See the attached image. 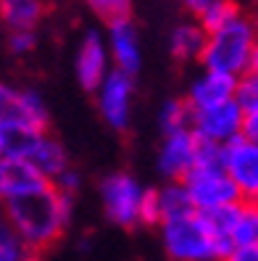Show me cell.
<instances>
[{
  "label": "cell",
  "instance_id": "8992f818",
  "mask_svg": "<svg viewBox=\"0 0 258 261\" xmlns=\"http://www.w3.org/2000/svg\"><path fill=\"white\" fill-rule=\"evenodd\" d=\"M242 124H245V114H242V109L235 100H230L221 106L192 111L190 129L198 135V140L226 148L237 137H242Z\"/></svg>",
  "mask_w": 258,
  "mask_h": 261
},
{
  "label": "cell",
  "instance_id": "9a60e30c",
  "mask_svg": "<svg viewBox=\"0 0 258 261\" xmlns=\"http://www.w3.org/2000/svg\"><path fill=\"white\" fill-rule=\"evenodd\" d=\"M45 11V0H0V24L11 32H35Z\"/></svg>",
  "mask_w": 258,
  "mask_h": 261
},
{
  "label": "cell",
  "instance_id": "7a4b0ae2",
  "mask_svg": "<svg viewBox=\"0 0 258 261\" xmlns=\"http://www.w3.org/2000/svg\"><path fill=\"white\" fill-rule=\"evenodd\" d=\"M161 243L171 261H221L230 251L206 214L192 211L182 219L161 224Z\"/></svg>",
  "mask_w": 258,
  "mask_h": 261
},
{
  "label": "cell",
  "instance_id": "484cf974",
  "mask_svg": "<svg viewBox=\"0 0 258 261\" xmlns=\"http://www.w3.org/2000/svg\"><path fill=\"white\" fill-rule=\"evenodd\" d=\"M240 206H242V201H240V203H230V206H221V208H216V211L206 214L208 222L214 224V229H216V232H219L226 243H230V238H232V229H235V224H237ZM230 248H232V243H230Z\"/></svg>",
  "mask_w": 258,
  "mask_h": 261
},
{
  "label": "cell",
  "instance_id": "e0dca14e",
  "mask_svg": "<svg viewBox=\"0 0 258 261\" xmlns=\"http://www.w3.org/2000/svg\"><path fill=\"white\" fill-rule=\"evenodd\" d=\"M37 129L21 124L16 119H0V159L3 156H26V150L37 140Z\"/></svg>",
  "mask_w": 258,
  "mask_h": 261
},
{
  "label": "cell",
  "instance_id": "83f0119b",
  "mask_svg": "<svg viewBox=\"0 0 258 261\" xmlns=\"http://www.w3.org/2000/svg\"><path fill=\"white\" fill-rule=\"evenodd\" d=\"M35 48H37L35 32H8V50L13 56H29Z\"/></svg>",
  "mask_w": 258,
  "mask_h": 261
},
{
  "label": "cell",
  "instance_id": "5b68a950",
  "mask_svg": "<svg viewBox=\"0 0 258 261\" xmlns=\"http://www.w3.org/2000/svg\"><path fill=\"white\" fill-rule=\"evenodd\" d=\"M182 182H185L192 208L198 214H211L221 206L242 201L232 177L224 172V166H195Z\"/></svg>",
  "mask_w": 258,
  "mask_h": 261
},
{
  "label": "cell",
  "instance_id": "ba28073f",
  "mask_svg": "<svg viewBox=\"0 0 258 261\" xmlns=\"http://www.w3.org/2000/svg\"><path fill=\"white\" fill-rule=\"evenodd\" d=\"M224 172L232 177L240 198L258 203V143L237 137L224 148Z\"/></svg>",
  "mask_w": 258,
  "mask_h": 261
},
{
  "label": "cell",
  "instance_id": "4316f807",
  "mask_svg": "<svg viewBox=\"0 0 258 261\" xmlns=\"http://www.w3.org/2000/svg\"><path fill=\"white\" fill-rule=\"evenodd\" d=\"M140 224H148V227L161 224L158 190H145V195H142V206H140Z\"/></svg>",
  "mask_w": 258,
  "mask_h": 261
},
{
  "label": "cell",
  "instance_id": "836d02e7",
  "mask_svg": "<svg viewBox=\"0 0 258 261\" xmlns=\"http://www.w3.org/2000/svg\"><path fill=\"white\" fill-rule=\"evenodd\" d=\"M248 74H255L258 76V35H255V48H253V58H250V71Z\"/></svg>",
  "mask_w": 258,
  "mask_h": 261
},
{
  "label": "cell",
  "instance_id": "d4e9b609",
  "mask_svg": "<svg viewBox=\"0 0 258 261\" xmlns=\"http://www.w3.org/2000/svg\"><path fill=\"white\" fill-rule=\"evenodd\" d=\"M235 103L242 109L245 116L258 114V76L255 74H245V76H240V80H237Z\"/></svg>",
  "mask_w": 258,
  "mask_h": 261
},
{
  "label": "cell",
  "instance_id": "277c9868",
  "mask_svg": "<svg viewBox=\"0 0 258 261\" xmlns=\"http://www.w3.org/2000/svg\"><path fill=\"white\" fill-rule=\"evenodd\" d=\"M145 188L129 172H113L100 182V203L105 219L116 227H134L140 224V206H142Z\"/></svg>",
  "mask_w": 258,
  "mask_h": 261
},
{
  "label": "cell",
  "instance_id": "f1b7e54d",
  "mask_svg": "<svg viewBox=\"0 0 258 261\" xmlns=\"http://www.w3.org/2000/svg\"><path fill=\"white\" fill-rule=\"evenodd\" d=\"M19 103V87L0 80V119H11Z\"/></svg>",
  "mask_w": 258,
  "mask_h": 261
},
{
  "label": "cell",
  "instance_id": "ffe728a7",
  "mask_svg": "<svg viewBox=\"0 0 258 261\" xmlns=\"http://www.w3.org/2000/svg\"><path fill=\"white\" fill-rule=\"evenodd\" d=\"M190 121H192V109L187 100H166L158 111V127L163 135H171V132H182V129H190Z\"/></svg>",
  "mask_w": 258,
  "mask_h": 261
},
{
  "label": "cell",
  "instance_id": "f546056e",
  "mask_svg": "<svg viewBox=\"0 0 258 261\" xmlns=\"http://www.w3.org/2000/svg\"><path fill=\"white\" fill-rule=\"evenodd\" d=\"M79 182H82L79 174L74 172V169H66V172L53 182V188L61 190V193H66V195H74V193H77V188H79Z\"/></svg>",
  "mask_w": 258,
  "mask_h": 261
},
{
  "label": "cell",
  "instance_id": "44dd1931",
  "mask_svg": "<svg viewBox=\"0 0 258 261\" xmlns=\"http://www.w3.org/2000/svg\"><path fill=\"white\" fill-rule=\"evenodd\" d=\"M232 248L235 245H258V203H245L240 206V217L232 229Z\"/></svg>",
  "mask_w": 258,
  "mask_h": 261
},
{
  "label": "cell",
  "instance_id": "d590c367",
  "mask_svg": "<svg viewBox=\"0 0 258 261\" xmlns=\"http://www.w3.org/2000/svg\"><path fill=\"white\" fill-rule=\"evenodd\" d=\"M0 219H3V203H0Z\"/></svg>",
  "mask_w": 258,
  "mask_h": 261
},
{
  "label": "cell",
  "instance_id": "1f68e13d",
  "mask_svg": "<svg viewBox=\"0 0 258 261\" xmlns=\"http://www.w3.org/2000/svg\"><path fill=\"white\" fill-rule=\"evenodd\" d=\"M179 3L185 6V8H187V11L192 13V16H198V19H200L203 13H206V11H208L211 6L216 3V0H179Z\"/></svg>",
  "mask_w": 258,
  "mask_h": 261
},
{
  "label": "cell",
  "instance_id": "3957f363",
  "mask_svg": "<svg viewBox=\"0 0 258 261\" xmlns=\"http://www.w3.org/2000/svg\"><path fill=\"white\" fill-rule=\"evenodd\" d=\"M253 48H255V27L250 19L237 16L232 24L208 35L200 61L208 71H221L240 80L250 71Z\"/></svg>",
  "mask_w": 258,
  "mask_h": 261
},
{
  "label": "cell",
  "instance_id": "8fae6325",
  "mask_svg": "<svg viewBox=\"0 0 258 261\" xmlns=\"http://www.w3.org/2000/svg\"><path fill=\"white\" fill-rule=\"evenodd\" d=\"M108 42H105L98 32H87L79 50H77V82L87 90V93H95V90L103 85V80L108 76Z\"/></svg>",
  "mask_w": 258,
  "mask_h": 261
},
{
  "label": "cell",
  "instance_id": "52a82bcc",
  "mask_svg": "<svg viewBox=\"0 0 258 261\" xmlns=\"http://www.w3.org/2000/svg\"><path fill=\"white\" fill-rule=\"evenodd\" d=\"M98 95V111L103 121L116 132H124L132 121V98H134V76L124 71H108L103 85L95 90Z\"/></svg>",
  "mask_w": 258,
  "mask_h": 261
},
{
  "label": "cell",
  "instance_id": "7c38bea8",
  "mask_svg": "<svg viewBox=\"0 0 258 261\" xmlns=\"http://www.w3.org/2000/svg\"><path fill=\"white\" fill-rule=\"evenodd\" d=\"M235 93H237V76L206 69L198 80L190 85L187 103H190L192 111L211 109V106H221V103L235 100Z\"/></svg>",
  "mask_w": 258,
  "mask_h": 261
},
{
  "label": "cell",
  "instance_id": "603a6c76",
  "mask_svg": "<svg viewBox=\"0 0 258 261\" xmlns=\"http://www.w3.org/2000/svg\"><path fill=\"white\" fill-rule=\"evenodd\" d=\"M237 16H242V13H240V8H237L235 0H216V3L200 16V27L211 35V32H219V29H224L226 24H232Z\"/></svg>",
  "mask_w": 258,
  "mask_h": 261
},
{
  "label": "cell",
  "instance_id": "ac0fdd59",
  "mask_svg": "<svg viewBox=\"0 0 258 261\" xmlns=\"http://www.w3.org/2000/svg\"><path fill=\"white\" fill-rule=\"evenodd\" d=\"M11 119L21 121V124L32 127L37 132H45L48 129V121H50V111L37 90H19V103H16V111H13Z\"/></svg>",
  "mask_w": 258,
  "mask_h": 261
},
{
  "label": "cell",
  "instance_id": "7402d4cb",
  "mask_svg": "<svg viewBox=\"0 0 258 261\" xmlns=\"http://www.w3.org/2000/svg\"><path fill=\"white\" fill-rule=\"evenodd\" d=\"M0 261H37V253L26 248L6 219H0Z\"/></svg>",
  "mask_w": 258,
  "mask_h": 261
},
{
  "label": "cell",
  "instance_id": "6da1fadb",
  "mask_svg": "<svg viewBox=\"0 0 258 261\" xmlns=\"http://www.w3.org/2000/svg\"><path fill=\"white\" fill-rule=\"evenodd\" d=\"M3 219L11 224L29 251H45L66 232L71 222V195L48 185L19 201L3 206Z\"/></svg>",
  "mask_w": 258,
  "mask_h": 261
},
{
  "label": "cell",
  "instance_id": "d6986e66",
  "mask_svg": "<svg viewBox=\"0 0 258 261\" xmlns=\"http://www.w3.org/2000/svg\"><path fill=\"white\" fill-rule=\"evenodd\" d=\"M158 206H161V224L171 219H182L195 211L185 182H166L158 190Z\"/></svg>",
  "mask_w": 258,
  "mask_h": 261
},
{
  "label": "cell",
  "instance_id": "d6a6232c",
  "mask_svg": "<svg viewBox=\"0 0 258 261\" xmlns=\"http://www.w3.org/2000/svg\"><path fill=\"white\" fill-rule=\"evenodd\" d=\"M242 137H245V140L258 143V114L245 116V124H242Z\"/></svg>",
  "mask_w": 258,
  "mask_h": 261
},
{
  "label": "cell",
  "instance_id": "cb8c5ba5",
  "mask_svg": "<svg viewBox=\"0 0 258 261\" xmlns=\"http://www.w3.org/2000/svg\"><path fill=\"white\" fill-rule=\"evenodd\" d=\"M84 3L108 27L119 24V21H127L129 13H132V0H84Z\"/></svg>",
  "mask_w": 258,
  "mask_h": 261
},
{
  "label": "cell",
  "instance_id": "9c48e42d",
  "mask_svg": "<svg viewBox=\"0 0 258 261\" xmlns=\"http://www.w3.org/2000/svg\"><path fill=\"white\" fill-rule=\"evenodd\" d=\"M198 148H200V140L192 129L163 135L158 159H156L158 172L169 182H182L198 164Z\"/></svg>",
  "mask_w": 258,
  "mask_h": 261
},
{
  "label": "cell",
  "instance_id": "2e32d148",
  "mask_svg": "<svg viewBox=\"0 0 258 261\" xmlns=\"http://www.w3.org/2000/svg\"><path fill=\"white\" fill-rule=\"evenodd\" d=\"M208 42V32L200 24H179L169 37V50L177 61H195L200 58Z\"/></svg>",
  "mask_w": 258,
  "mask_h": 261
},
{
  "label": "cell",
  "instance_id": "30bf717a",
  "mask_svg": "<svg viewBox=\"0 0 258 261\" xmlns=\"http://www.w3.org/2000/svg\"><path fill=\"white\" fill-rule=\"evenodd\" d=\"M50 182L45 179L37 169L24 156H3L0 159V203H11L26 198L32 193L45 190Z\"/></svg>",
  "mask_w": 258,
  "mask_h": 261
},
{
  "label": "cell",
  "instance_id": "e575fe53",
  "mask_svg": "<svg viewBox=\"0 0 258 261\" xmlns=\"http://www.w3.org/2000/svg\"><path fill=\"white\" fill-rule=\"evenodd\" d=\"M253 27H255V35H258V19H255V21H253Z\"/></svg>",
  "mask_w": 258,
  "mask_h": 261
},
{
  "label": "cell",
  "instance_id": "4dcf8cb0",
  "mask_svg": "<svg viewBox=\"0 0 258 261\" xmlns=\"http://www.w3.org/2000/svg\"><path fill=\"white\" fill-rule=\"evenodd\" d=\"M221 261H258V245H235Z\"/></svg>",
  "mask_w": 258,
  "mask_h": 261
},
{
  "label": "cell",
  "instance_id": "5bb4252c",
  "mask_svg": "<svg viewBox=\"0 0 258 261\" xmlns=\"http://www.w3.org/2000/svg\"><path fill=\"white\" fill-rule=\"evenodd\" d=\"M24 159L32 164L37 172L50 182V185L66 172V169H71V164H69V153H66L64 143L55 140V137L48 135V132L37 135V140L32 143V148L26 150V156H24Z\"/></svg>",
  "mask_w": 258,
  "mask_h": 261
},
{
  "label": "cell",
  "instance_id": "4fadbf2b",
  "mask_svg": "<svg viewBox=\"0 0 258 261\" xmlns=\"http://www.w3.org/2000/svg\"><path fill=\"white\" fill-rule=\"evenodd\" d=\"M108 53L113 56V64L119 71H124L129 76L140 71V64H142L140 35L129 19L108 27Z\"/></svg>",
  "mask_w": 258,
  "mask_h": 261
}]
</instances>
